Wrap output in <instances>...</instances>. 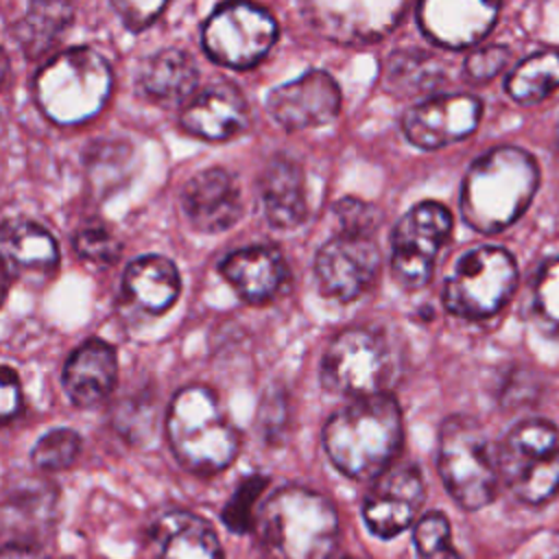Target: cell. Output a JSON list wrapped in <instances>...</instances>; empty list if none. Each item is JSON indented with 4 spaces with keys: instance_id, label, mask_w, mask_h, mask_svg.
Wrapping results in <instances>:
<instances>
[{
    "instance_id": "7a4b0ae2",
    "label": "cell",
    "mask_w": 559,
    "mask_h": 559,
    "mask_svg": "<svg viewBox=\"0 0 559 559\" xmlns=\"http://www.w3.org/2000/svg\"><path fill=\"white\" fill-rule=\"evenodd\" d=\"M402 411L391 393L354 397L323 428V448L332 465L352 480H373L402 448Z\"/></svg>"
},
{
    "instance_id": "e575fe53",
    "label": "cell",
    "mask_w": 559,
    "mask_h": 559,
    "mask_svg": "<svg viewBox=\"0 0 559 559\" xmlns=\"http://www.w3.org/2000/svg\"><path fill=\"white\" fill-rule=\"evenodd\" d=\"M74 251L81 260L94 264H114L120 258V240L100 223L83 225L74 236Z\"/></svg>"
},
{
    "instance_id": "603a6c76",
    "label": "cell",
    "mask_w": 559,
    "mask_h": 559,
    "mask_svg": "<svg viewBox=\"0 0 559 559\" xmlns=\"http://www.w3.org/2000/svg\"><path fill=\"white\" fill-rule=\"evenodd\" d=\"M151 539L159 559H225L212 524L190 511H168L155 518Z\"/></svg>"
},
{
    "instance_id": "4dcf8cb0",
    "label": "cell",
    "mask_w": 559,
    "mask_h": 559,
    "mask_svg": "<svg viewBox=\"0 0 559 559\" xmlns=\"http://www.w3.org/2000/svg\"><path fill=\"white\" fill-rule=\"evenodd\" d=\"M81 454V435L72 428H52L37 439L31 450V461L44 472L70 467Z\"/></svg>"
},
{
    "instance_id": "7402d4cb",
    "label": "cell",
    "mask_w": 559,
    "mask_h": 559,
    "mask_svg": "<svg viewBox=\"0 0 559 559\" xmlns=\"http://www.w3.org/2000/svg\"><path fill=\"white\" fill-rule=\"evenodd\" d=\"M260 199L273 227L293 229L301 225L308 216L301 166L286 155H275L260 177Z\"/></svg>"
},
{
    "instance_id": "d6986e66",
    "label": "cell",
    "mask_w": 559,
    "mask_h": 559,
    "mask_svg": "<svg viewBox=\"0 0 559 559\" xmlns=\"http://www.w3.org/2000/svg\"><path fill=\"white\" fill-rule=\"evenodd\" d=\"M118 382L116 349L103 338H85L66 360L61 384L70 402L92 408L105 402Z\"/></svg>"
},
{
    "instance_id": "d4e9b609",
    "label": "cell",
    "mask_w": 559,
    "mask_h": 559,
    "mask_svg": "<svg viewBox=\"0 0 559 559\" xmlns=\"http://www.w3.org/2000/svg\"><path fill=\"white\" fill-rule=\"evenodd\" d=\"M122 286L144 312L162 314L177 301L181 277L173 260L148 253L127 264Z\"/></svg>"
},
{
    "instance_id": "3957f363",
    "label": "cell",
    "mask_w": 559,
    "mask_h": 559,
    "mask_svg": "<svg viewBox=\"0 0 559 559\" xmlns=\"http://www.w3.org/2000/svg\"><path fill=\"white\" fill-rule=\"evenodd\" d=\"M255 528L269 559H330L338 542V513L323 493L284 485L262 504Z\"/></svg>"
},
{
    "instance_id": "8d00e7d4",
    "label": "cell",
    "mask_w": 559,
    "mask_h": 559,
    "mask_svg": "<svg viewBox=\"0 0 559 559\" xmlns=\"http://www.w3.org/2000/svg\"><path fill=\"white\" fill-rule=\"evenodd\" d=\"M511 50L502 44H489L472 50L463 61V74L472 83H487L496 79L509 63Z\"/></svg>"
},
{
    "instance_id": "74e56055",
    "label": "cell",
    "mask_w": 559,
    "mask_h": 559,
    "mask_svg": "<svg viewBox=\"0 0 559 559\" xmlns=\"http://www.w3.org/2000/svg\"><path fill=\"white\" fill-rule=\"evenodd\" d=\"M288 426V400L282 389L266 391L258 408V430L269 443H277Z\"/></svg>"
},
{
    "instance_id": "7c38bea8",
    "label": "cell",
    "mask_w": 559,
    "mask_h": 559,
    "mask_svg": "<svg viewBox=\"0 0 559 559\" xmlns=\"http://www.w3.org/2000/svg\"><path fill=\"white\" fill-rule=\"evenodd\" d=\"M306 22L341 44H367L393 31L408 0H299Z\"/></svg>"
},
{
    "instance_id": "4316f807",
    "label": "cell",
    "mask_w": 559,
    "mask_h": 559,
    "mask_svg": "<svg viewBox=\"0 0 559 559\" xmlns=\"http://www.w3.org/2000/svg\"><path fill=\"white\" fill-rule=\"evenodd\" d=\"M4 271L50 273L59 264V245L50 231L31 221H9L2 227Z\"/></svg>"
},
{
    "instance_id": "6da1fadb",
    "label": "cell",
    "mask_w": 559,
    "mask_h": 559,
    "mask_svg": "<svg viewBox=\"0 0 559 559\" xmlns=\"http://www.w3.org/2000/svg\"><path fill=\"white\" fill-rule=\"evenodd\" d=\"M539 179L542 170L531 151L515 144L489 148L463 177V221L480 234H498L511 227L533 203Z\"/></svg>"
},
{
    "instance_id": "9c48e42d",
    "label": "cell",
    "mask_w": 559,
    "mask_h": 559,
    "mask_svg": "<svg viewBox=\"0 0 559 559\" xmlns=\"http://www.w3.org/2000/svg\"><path fill=\"white\" fill-rule=\"evenodd\" d=\"M277 35V22L266 9L249 0H229L207 17L201 39L212 61L247 70L266 57Z\"/></svg>"
},
{
    "instance_id": "e0dca14e",
    "label": "cell",
    "mask_w": 559,
    "mask_h": 559,
    "mask_svg": "<svg viewBox=\"0 0 559 559\" xmlns=\"http://www.w3.org/2000/svg\"><path fill=\"white\" fill-rule=\"evenodd\" d=\"M266 107L275 122L286 129L321 127L336 118L341 90L328 72L308 70L295 81L273 87L266 96Z\"/></svg>"
},
{
    "instance_id": "ffe728a7",
    "label": "cell",
    "mask_w": 559,
    "mask_h": 559,
    "mask_svg": "<svg viewBox=\"0 0 559 559\" xmlns=\"http://www.w3.org/2000/svg\"><path fill=\"white\" fill-rule=\"evenodd\" d=\"M218 271L242 301L255 306L275 299L288 277L284 255L271 245L236 249L223 258Z\"/></svg>"
},
{
    "instance_id": "ba28073f",
    "label": "cell",
    "mask_w": 559,
    "mask_h": 559,
    "mask_svg": "<svg viewBox=\"0 0 559 559\" xmlns=\"http://www.w3.org/2000/svg\"><path fill=\"white\" fill-rule=\"evenodd\" d=\"M518 286L515 258L496 245L465 251L443 282V306L467 321L500 312Z\"/></svg>"
},
{
    "instance_id": "2e32d148",
    "label": "cell",
    "mask_w": 559,
    "mask_h": 559,
    "mask_svg": "<svg viewBox=\"0 0 559 559\" xmlns=\"http://www.w3.org/2000/svg\"><path fill=\"white\" fill-rule=\"evenodd\" d=\"M500 9L502 0H419L417 26L432 44L461 50L491 33Z\"/></svg>"
},
{
    "instance_id": "d6a6232c",
    "label": "cell",
    "mask_w": 559,
    "mask_h": 559,
    "mask_svg": "<svg viewBox=\"0 0 559 559\" xmlns=\"http://www.w3.org/2000/svg\"><path fill=\"white\" fill-rule=\"evenodd\" d=\"M535 314L555 336H559V255L546 260L533 284Z\"/></svg>"
},
{
    "instance_id": "5bb4252c",
    "label": "cell",
    "mask_w": 559,
    "mask_h": 559,
    "mask_svg": "<svg viewBox=\"0 0 559 559\" xmlns=\"http://www.w3.org/2000/svg\"><path fill=\"white\" fill-rule=\"evenodd\" d=\"M424 496V478L417 465H391L373 478L365 493L362 520L376 537L393 539L415 522Z\"/></svg>"
},
{
    "instance_id": "ac0fdd59",
    "label": "cell",
    "mask_w": 559,
    "mask_h": 559,
    "mask_svg": "<svg viewBox=\"0 0 559 559\" xmlns=\"http://www.w3.org/2000/svg\"><path fill=\"white\" fill-rule=\"evenodd\" d=\"M181 207L188 223L201 234L227 231L242 216L238 183L225 168H207L188 179Z\"/></svg>"
},
{
    "instance_id": "83f0119b",
    "label": "cell",
    "mask_w": 559,
    "mask_h": 559,
    "mask_svg": "<svg viewBox=\"0 0 559 559\" xmlns=\"http://www.w3.org/2000/svg\"><path fill=\"white\" fill-rule=\"evenodd\" d=\"M507 96L518 105H539L559 92V50L546 48L520 59L504 79Z\"/></svg>"
},
{
    "instance_id": "60d3db41",
    "label": "cell",
    "mask_w": 559,
    "mask_h": 559,
    "mask_svg": "<svg viewBox=\"0 0 559 559\" xmlns=\"http://www.w3.org/2000/svg\"><path fill=\"white\" fill-rule=\"evenodd\" d=\"M0 559H50L37 544L4 542Z\"/></svg>"
},
{
    "instance_id": "8fae6325",
    "label": "cell",
    "mask_w": 559,
    "mask_h": 559,
    "mask_svg": "<svg viewBox=\"0 0 559 559\" xmlns=\"http://www.w3.org/2000/svg\"><path fill=\"white\" fill-rule=\"evenodd\" d=\"M452 231V214L437 201L413 205L393 227L391 234V275L406 288L415 290L430 282L439 249Z\"/></svg>"
},
{
    "instance_id": "9a60e30c",
    "label": "cell",
    "mask_w": 559,
    "mask_h": 559,
    "mask_svg": "<svg viewBox=\"0 0 559 559\" xmlns=\"http://www.w3.org/2000/svg\"><path fill=\"white\" fill-rule=\"evenodd\" d=\"M480 118V98L472 94H439L411 107L402 118V131L411 144L435 151L472 135Z\"/></svg>"
},
{
    "instance_id": "484cf974",
    "label": "cell",
    "mask_w": 559,
    "mask_h": 559,
    "mask_svg": "<svg viewBox=\"0 0 559 559\" xmlns=\"http://www.w3.org/2000/svg\"><path fill=\"white\" fill-rule=\"evenodd\" d=\"M197 66L179 48H166L148 57L140 70V87L162 105L186 100L197 87Z\"/></svg>"
},
{
    "instance_id": "4fadbf2b",
    "label": "cell",
    "mask_w": 559,
    "mask_h": 559,
    "mask_svg": "<svg viewBox=\"0 0 559 559\" xmlns=\"http://www.w3.org/2000/svg\"><path fill=\"white\" fill-rule=\"evenodd\" d=\"M380 271V249L371 236L345 234L330 238L314 255V277L321 293L336 301L358 299Z\"/></svg>"
},
{
    "instance_id": "836d02e7",
    "label": "cell",
    "mask_w": 559,
    "mask_h": 559,
    "mask_svg": "<svg viewBox=\"0 0 559 559\" xmlns=\"http://www.w3.org/2000/svg\"><path fill=\"white\" fill-rule=\"evenodd\" d=\"M264 487H266V476H247V478H242V483L231 493L229 502L225 504V509L221 513L223 524L231 533H236V535L247 533L255 524L253 507H255L260 493L264 491Z\"/></svg>"
},
{
    "instance_id": "f546056e",
    "label": "cell",
    "mask_w": 559,
    "mask_h": 559,
    "mask_svg": "<svg viewBox=\"0 0 559 559\" xmlns=\"http://www.w3.org/2000/svg\"><path fill=\"white\" fill-rule=\"evenodd\" d=\"M443 79V66L424 50H395L384 63V85L400 96L432 90Z\"/></svg>"
},
{
    "instance_id": "52a82bcc",
    "label": "cell",
    "mask_w": 559,
    "mask_h": 559,
    "mask_svg": "<svg viewBox=\"0 0 559 559\" xmlns=\"http://www.w3.org/2000/svg\"><path fill=\"white\" fill-rule=\"evenodd\" d=\"M498 474L524 504H544L559 493V430L546 419H524L502 439Z\"/></svg>"
},
{
    "instance_id": "d590c367",
    "label": "cell",
    "mask_w": 559,
    "mask_h": 559,
    "mask_svg": "<svg viewBox=\"0 0 559 559\" xmlns=\"http://www.w3.org/2000/svg\"><path fill=\"white\" fill-rule=\"evenodd\" d=\"M334 216L338 218L341 231L371 236L380 225V210L367 201L345 197L334 205Z\"/></svg>"
},
{
    "instance_id": "5b68a950",
    "label": "cell",
    "mask_w": 559,
    "mask_h": 559,
    "mask_svg": "<svg viewBox=\"0 0 559 559\" xmlns=\"http://www.w3.org/2000/svg\"><path fill=\"white\" fill-rule=\"evenodd\" d=\"M39 109L59 124L94 118L111 92L109 63L92 48L79 46L52 57L35 76Z\"/></svg>"
},
{
    "instance_id": "1f68e13d",
    "label": "cell",
    "mask_w": 559,
    "mask_h": 559,
    "mask_svg": "<svg viewBox=\"0 0 559 559\" xmlns=\"http://www.w3.org/2000/svg\"><path fill=\"white\" fill-rule=\"evenodd\" d=\"M417 559H461L452 544V528L441 511L421 515L413 528Z\"/></svg>"
},
{
    "instance_id": "44dd1931",
    "label": "cell",
    "mask_w": 559,
    "mask_h": 559,
    "mask_svg": "<svg viewBox=\"0 0 559 559\" xmlns=\"http://www.w3.org/2000/svg\"><path fill=\"white\" fill-rule=\"evenodd\" d=\"M249 109L240 90L216 83L199 92L181 111V127L203 140H229L247 127Z\"/></svg>"
},
{
    "instance_id": "30bf717a",
    "label": "cell",
    "mask_w": 559,
    "mask_h": 559,
    "mask_svg": "<svg viewBox=\"0 0 559 559\" xmlns=\"http://www.w3.org/2000/svg\"><path fill=\"white\" fill-rule=\"evenodd\" d=\"M319 376L323 389L334 395L362 397L382 391L389 378V347L382 334L367 325L341 330L321 358Z\"/></svg>"
},
{
    "instance_id": "f35d334b",
    "label": "cell",
    "mask_w": 559,
    "mask_h": 559,
    "mask_svg": "<svg viewBox=\"0 0 559 559\" xmlns=\"http://www.w3.org/2000/svg\"><path fill=\"white\" fill-rule=\"evenodd\" d=\"M166 2L168 0H111V7L129 31H142L159 17Z\"/></svg>"
},
{
    "instance_id": "cb8c5ba5",
    "label": "cell",
    "mask_w": 559,
    "mask_h": 559,
    "mask_svg": "<svg viewBox=\"0 0 559 559\" xmlns=\"http://www.w3.org/2000/svg\"><path fill=\"white\" fill-rule=\"evenodd\" d=\"M57 489L46 480H24L7 491L2 502V531L13 533L9 542L35 544L52 528L57 518Z\"/></svg>"
},
{
    "instance_id": "ab89813d",
    "label": "cell",
    "mask_w": 559,
    "mask_h": 559,
    "mask_svg": "<svg viewBox=\"0 0 559 559\" xmlns=\"http://www.w3.org/2000/svg\"><path fill=\"white\" fill-rule=\"evenodd\" d=\"M22 411V389L17 373L4 365L2 367V386H0V419L2 424H9L13 417H17Z\"/></svg>"
},
{
    "instance_id": "277c9868",
    "label": "cell",
    "mask_w": 559,
    "mask_h": 559,
    "mask_svg": "<svg viewBox=\"0 0 559 559\" xmlns=\"http://www.w3.org/2000/svg\"><path fill=\"white\" fill-rule=\"evenodd\" d=\"M166 435L175 459L201 476L229 467L240 448V437L225 417L218 397L203 384L183 386L173 395Z\"/></svg>"
},
{
    "instance_id": "8992f818",
    "label": "cell",
    "mask_w": 559,
    "mask_h": 559,
    "mask_svg": "<svg viewBox=\"0 0 559 559\" xmlns=\"http://www.w3.org/2000/svg\"><path fill=\"white\" fill-rule=\"evenodd\" d=\"M437 469L452 500L465 511H478L496 498L498 459L483 426L469 415L443 419L437 437Z\"/></svg>"
},
{
    "instance_id": "f1b7e54d",
    "label": "cell",
    "mask_w": 559,
    "mask_h": 559,
    "mask_svg": "<svg viewBox=\"0 0 559 559\" xmlns=\"http://www.w3.org/2000/svg\"><path fill=\"white\" fill-rule=\"evenodd\" d=\"M72 24L68 0H31L13 26V37L26 57L44 55Z\"/></svg>"
}]
</instances>
